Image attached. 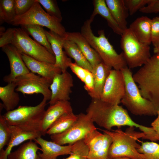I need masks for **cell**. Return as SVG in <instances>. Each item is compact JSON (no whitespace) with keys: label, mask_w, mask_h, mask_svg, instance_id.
Instances as JSON below:
<instances>
[{"label":"cell","mask_w":159,"mask_h":159,"mask_svg":"<svg viewBox=\"0 0 159 159\" xmlns=\"http://www.w3.org/2000/svg\"><path fill=\"white\" fill-rule=\"evenodd\" d=\"M84 87L86 90L89 94L92 92L94 87V80L92 72L89 71L83 82Z\"/></svg>","instance_id":"cell-42"},{"label":"cell","mask_w":159,"mask_h":159,"mask_svg":"<svg viewBox=\"0 0 159 159\" xmlns=\"http://www.w3.org/2000/svg\"><path fill=\"white\" fill-rule=\"evenodd\" d=\"M153 51L155 54L159 53V45L155 47H154Z\"/></svg>","instance_id":"cell-45"},{"label":"cell","mask_w":159,"mask_h":159,"mask_svg":"<svg viewBox=\"0 0 159 159\" xmlns=\"http://www.w3.org/2000/svg\"><path fill=\"white\" fill-rule=\"evenodd\" d=\"M120 44L127 66L130 69L143 66L151 57L150 45L139 41L129 28L121 35Z\"/></svg>","instance_id":"cell-7"},{"label":"cell","mask_w":159,"mask_h":159,"mask_svg":"<svg viewBox=\"0 0 159 159\" xmlns=\"http://www.w3.org/2000/svg\"><path fill=\"white\" fill-rule=\"evenodd\" d=\"M22 27L14 28L10 44L21 53L37 60L54 64L55 59L44 46L32 39Z\"/></svg>","instance_id":"cell-9"},{"label":"cell","mask_w":159,"mask_h":159,"mask_svg":"<svg viewBox=\"0 0 159 159\" xmlns=\"http://www.w3.org/2000/svg\"><path fill=\"white\" fill-rule=\"evenodd\" d=\"M71 71L83 82L88 70L78 65L75 62H72L69 64Z\"/></svg>","instance_id":"cell-39"},{"label":"cell","mask_w":159,"mask_h":159,"mask_svg":"<svg viewBox=\"0 0 159 159\" xmlns=\"http://www.w3.org/2000/svg\"><path fill=\"white\" fill-rule=\"evenodd\" d=\"M10 128L11 132V138L5 149L0 151V159H7L14 147L26 140H34L42 135L41 132H27L16 126L10 125Z\"/></svg>","instance_id":"cell-21"},{"label":"cell","mask_w":159,"mask_h":159,"mask_svg":"<svg viewBox=\"0 0 159 159\" xmlns=\"http://www.w3.org/2000/svg\"><path fill=\"white\" fill-rule=\"evenodd\" d=\"M63 46L66 54L73 59L76 63L92 72L93 67L74 42L63 37Z\"/></svg>","instance_id":"cell-27"},{"label":"cell","mask_w":159,"mask_h":159,"mask_svg":"<svg viewBox=\"0 0 159 159\" xmlns=\"http://www.w3.org/2000/svg\"><path fill=\"white\" fill-rule=\"evenodd\" d=\"M88 153V148L82 140L72 145L70 155L63 159H87Z\"/></svg>","instance_id":"cell-33"},{"label":"cell","mask_w":159,"mask_h":159,"mask_svg":"<svg viewBox=\"0 0 159 159\" xmlns=\"http://www.w3.org/2000/svg\"><path fill=\"white\" fill-rule=\"evenodd\" d=\"M83 140L89 148L87 159H110L108 153L112 140L109 135L96 130Z\"/></svg>","instance_id":"cell-13"},{"label":"cell","mask_w":159,"mask_h":159,"mask_svg":"<svg viewBox=\"0 0 159 159\" xmlns=\"http://www.w3.org/2000/svg\"><path fill=\"white\" fill-rule=\"evenodd\" d=\"M72 112V108L69 101H59L50 105L46 110L42 119L41 131L42 135L46 134L49 128L60 117Z\"/></svg>","instance_id":"cell-16"},{"label":"cell","mask_w":159,"mask_h":159,"mask_svg":"<svg viewBox=\"0 0 159 159\" xmlns=\"http://www.w3.org/2000/svg\"><path fill=\"white\" fill-rule=\"evenodd\" d=\"M152 43L154 47L159 45V16L151 19Z\"/></svg>","instance_id":"cell-38"},{"label":"cell","mask_w":159,"mask_h":159,"mask_svg":"<svg viewBox=\"0 0 159 159\" xmlns=\"http://www.w3.org/2000/svg\"><path fill=\"white\" fill-rule=\"evenodd\" d=\"M139 11L145 14L159 12V0H151L147 5Z\"/></svg>","instance_id":"cell-40"},{"label":"cell","mask_w":159,"mask_h":159,"mask_svg":"<svg viewBox=\"0 0 159 159\" xmlns=\"http://www.w3.org/2000/svg\"><path fill=\"white\" fill-rule=\"evenodd\" d=\"M6 31L5 27L4 26H1L0 27V36L1 35Z\"/></svg>","instance_id":"cell-44"},{"label":"cell","mask_w":159,"mask_h":159,"mask_svg":"<svg viewBox=\"0 0 159 159\" xmlns=\"http://www.w3.org/2000/svg\"><path fill=\"white\" fill-rule=\"evenodd\" d=\"M73 86L72 77L67 71L57 74L50 86L51 92L49 102L50 105L59 101H69Z\"/></svg>","instance_id":"cell-14"},{"label":"cell","mask_w":159,"mask_h":159,"mask_svg":"<svg viewBox=\"0 0 159 159\" xmlns=\"http://www.w3.org/2000/svg\"><path fill=\"white\" fill-rule=\"evenodd\" d=\"M105 1L114 19L124 31L128 28L127 19L129 14L124 0H105Z\"/></svg>","instance_id":"cell-24"},{"label":"cell","mask_w":159,"mask_h":159,"mask_svg":"<svg viewBox=\"0 0 159 159\" xmlns=\"http://www.w3.org/2000/svg\"><path fill=\"white\" fill-rule=\"evenodd\" d=\"M16 87L14 82L0 87V99L4 108L7 112L14 109L19 103L20 98L18 93L16 92Z\"/></svg>","instance_id":"cell-26"},{"label":"cell","mask_w":159,"mask_h":159,"mask_svg":"<svg viewBox=\"0 0 159 159\" xmlns=\"http://www.w3.org/2000/svg\"><path fill=\"white\" fill-rule=\"evenodd\" d=\"M125 83L121 70L112 69L105 82L100 100L119 105L125 94Z\"/></svg>","instance_id":"cell-12"},{"label":"cell","mask_w":159,"mask_h":159,"mask_svg":"<svg viewBox=\"0 0 159 159\" xmlns=\"http://www.w3.org/2000/svg\"><path fill=\"white\" fill-rule=\"evenodd\" d=\"M11 132L10 125L3 117L0 115V151L7 145L11 137Z\"/></svg>","instance_id":"cell-34"},{"label":"cell","mask_w":159,"mask_h":159,"mask_svg":"<svg viewBox=\"0 0 159 159\" xmlns=\"http://www.w3.org/2000/svg\"><path fill=\"white\" fill-rule=\"evenodd\" d=\"M71 126L64 132L51 135L52 141L61 145H72L83 140L86 135L97 130L94 122L87 114L81 113Z\"/></svg>","instance_id":"cell-10"},{"label":"cell","mask_w":159,"mask_h":159,"mask_svg":"<svg viewBox=\"0 0 159 159\" xmlns=\"http://www.w3.org/2000/svg\"><path fill=\"white\" fill-rule=\"evenodd\" d=\"M41 150L37 144L32 140L24 143L16 150L11 152L7 159H37L38 157L37 151Z\"/></svg>","instance_id":"cell-28"},{"label":"cell","mask_w":159,"mask_h":159,"mask_svg":"<svg viewBox=\"0 0 159 159\" xmlns=\"http://www.w3.org/2000/svg\"><path fill=\"white\" fill-rule=\"evenodd\" d=\"M48 39L50 44L55 59V65L59 67L62 72L67 71L70 64L72 62L65 51L63 50V37L54 32L45 30Z\"/></svg>","instance_id":"cell-18"},{"label":"cell","mask_w":159,"mask_h":159,"mask_svg":"<svg viewBox=\"0 0 159 159\" xmlns=\"http://www.w3.org/2000/svg\"><path fill=\"white\" fill-rule=\"evenodd\" d=\"M16 15L14 0H0V23L11 24Z\"/></svg>","instance_id":"cell-31"},{"label":"cell","mask_w":159,"mask_h":159,"mask_svg":"<svg viewBox=\"0 0 159 159\" xmlns=\"http://www.w3.org/2000/svg\"><path fill=\"white\" fill-rule=\"evenodd\" d=\"M125 81V94L121 102L133 114L136 115H157V111L152 103L141 95L127 67L121 70Z\"/></svg>","instance_id":"cell-5"},{"label":"cell","mask_w":159,"mask_h":159,"mask_svg":"<svg viewBox=\"0 0 159 159\" xmlns=\"http://www.w3.org/2000/svg\"><path fill=\"white\" fill-rule=\"evenodd\" d=\"M86 111L94 122L107 130L115 127L120 128L125 124L123 107L119 105L92 99Z\"/></svg>","instance_id":"cell-6"},{"label":"cell","mask_w":159,"mask_h":159,"mask_svg":"<svg viewBox=\"0 0 159 159\" xmlns=\"http://www.w3.org/2000/svg\"><path fill=\"white\" fill-rule=\"evenodd\" d=\"M93 21L89 18L85 20L81 27V33L91 47L96 51L105 64L114 69L121 70L127 66L122 52L118 54L109 42L104 31H98V36L93 33L91 24Z\"/></svg>","instance_id":"cell-2"},{"label":"cell","mask_w":159,"mask_h":159,"mask_svg":"<svg viewBox=\"0 0 159 159\" xmlns=\"http://www.w3.org/2000/svg\"><path fill=\"white\" fill-rule=\"evenodd\" d=\"M101 130L112 138L108 153L110 159L119 157L145 159L144 155L138 151L140 145L137 143L140 138L145 139V135L144 133L136 131L133 127H128L125 131L120 128L112 131Z\"/></svg>","instance_id":"cell-1"},{"label":"cell","mask_w":159,"mask_h":159,"mask_svg":"<svg viewBox=\"0 0 159 159\" xmlns=\"http://www.w3.org/2000/svg\"><path fill=\"white\" fill-rule=\"evenodd\" d=\"M61 21L45 12L36 1L25 14L16 16L11 24L13 26L36 24L47 27L50 30L64 37L67 32Z\"/></svg>","instance_id":"cell-8"},{"label":"cell","mask_w":159,"mask_h":159,"mask_svg":"<svg viewBox=\"0 0 159 159\" xmlns=\"http://www.w3.org/2000/svg\"><path fill=\"white\" fill-rule=\"evenodd\" d=\"M28 34L31 35L35 41L45 47L51 54L54 55L49 43L43 26L36 24H28L21 26Z\"/></svg>","instance_id":"cell-30"},{"label":"cell","mask_w":159,"mask_h":159,"mask_svg":"<svg viewBox=\"0 0 159 159\" xmlns=\"http://www.w3.org/2000/svg\"><path fill=\"white\" fill-rule=\"evenodd\" d=\"M21 54L26 66L33 73L52 81L57 74L62 72L61 69L55 64L39 61L24 54Z\"/></svg>","instance_id":"cell-17"},{"label":"cell","mask_w":159,"mask_h":159,"mask_svg":"<svg viewBox=\"0 0 159 159\" xmlns=\"http://www.w3.org/2000/svg\"><path fill=\"white\" fill-rule=\"evenodd\" d=\"M138 150L145 159H159V144L155 142H141Z\"/></svg>","instance_id":"cell-32"},{"label":"cell","mask_w":159,"mask_h":159,"mask_svg":"<svg viewBox=\"0 0 159 159\" xmlns=\"http://www.w3.org/2000/svg\"><path fill=\"white\" fill-rule=\"evenodd\" d=\"M2 48L8 57L10 67V73L3 77L4 82H12L17 77L30 72L23 59L21 53L15 47L9 44Z\"/></svg>","instance_id":"cell-15"},{"label":"cell","mask_w":159,"mask_h":159,"mask_svg":"<svg viewBox=\"0 0 159 159\" xmlns=\"http://www.w3.org/2000/svg\"><path fill=\"white\" fill-rule=\"evenodd\" d=\"M112 68L102 62L93 68L94 80L93 91L89 95L94 99H100L107 78Z\"/></svg>","instance_id":"cell-22"},{"label":"cell","mask_w":159,"mask_h":159,"mask_svg":"<svg viewBox=\"0 0 159 159\" xmlns=\"http://www.w3.org/2000/svg\"><path fill=\"white\" fill-rule=\"evenodd\" d=\"M34 140L41 147L42 153H37L40 159H57L59 156L70 154L71 152L72 145H60L53 141L46 140L41 136Z\"/></svg>","instance_id":"cell-20"},{"label":"cell","mask_w":159,"mask_h":159,"mask_svg":"<svg viewBox=\"0 0 159 159\" xmlns=\"http://www.w3.org/2000/svg\"><path fill=\"white\" fill-rule=\"evenodd\" d=\"M157 117L151 123V126L155 132L157 140L159 141V111L157 112Z\"/></svg>","instance_id":"cell-43"},{"label":"cell","mask_w":159,"mask_h":159,"mask_svg":"<svg viewBox=\"0 0 159 159\" xmlns=\"http://www.w3.org/2000/svg\"><path fill=\"white\" fill-rule=\"evenodd\" d=\"M133 77L142 96L159 111V53L151 56Z\"/></svg>","instance_id":"cell-3"},{"label":"cell","mask_w":159,"mask_h":159,"mask_svg":"<svg viewBox=\"0 0 159 159\" xmlns=\"http://www.w3.org/2000/svg\"><path fill=\"white\" fill-rule=\"evenodd\" d=\"M14 9L16 16L22 15L27 12L35 2V0H14Z\"/></svg>","instance_id":"cell-37"},{"label":"cell","mask_w":159,"mask_h":159,"mask_svg":"<svg viewBox=\"0 0 159 159\" xmlns=\"http://www.w3.org/2000/svg\"><path fill=\"white\" fill-rule=\"evenodd\" d=\"M47 101L43 98L35 106H19L2 115L10 125L18 127L27 132L41 133Z\"/></svg>","instance_id":"cell-4"},{"label":"cell","mask_w":159,"mask_h":159,"mask_svg":"<svg viewBox=\"0 0 159 159\" xmlns=\"http://www.w3.org/2000/svg\"><path fill=\"white\" fill-rule=\"evenodd\" d=\"M37 159H40L39 158V157H38H38Z\"/></svg>","instance_id":"cell-47"},{"label":"cell","mask_w":159,"mask_h":159,"mask_svg":"<svg viewBox=\"0 0 159 159\" xmlns=\"http://www.w3.org/2000/svg\"><path fill=\"white\" fill-rule=\"evenodd\" d=\"M64 39L74 42L78 47L93 68L102 61L81 32H67Z\"/></svg>","instance_id":"cell-19"},{"label":"cell","mask_w":159,"mask_h":159,"mask_svg":"<svg viewBox=\"0 0 159 159\" xmlns=\"http://www.w3.org/2000/svg\"><path fill=\"white\" fill-rule=\"evenodd\" d=\"M14 28H9L5 32L0 36V47H3L4 46L10 44L13 35Z\"/></svg>","instance_id":"cell-41"},{"label":"cell","mask_w":159,"mask_h":159,"mask_svg":"<svg viewBox=\"0 0 159 159\" xmlns=\"http://www.w3.org/2000/svg\"><path fill=\"white\" fill-rule=\"evenodd\" d=\"M112 159H132L130 158H125V157H119L117 158H113Z\"/></svg>","instance_id":"cell-46"},{"label":"cell","mask_w":159,"mask_h":159,"mask_svg":"<svg viewBox=\"0 0 159 159\" xmlns=\"http://www.w3.org/2000/svg\"><path fill=\"white\" fill-rule=\"evenodd\" d=\"M94 10L90 19L93 21L95 16L100 15L107 21L108 25L117 34L121 35L124 32L116 21L108 8L105 0H94Z\"/></svg>","instance_id":"cell-25"},{"label":"cell","mask_w":159,"mask_h":159,"mask_svg":"<svg viewBox=\"0 0 159 159\" xmlns=\"http://www.w3.org/2000/svg\"><path fill=\"white\" fill-rule=\"evenodd\" d=\"M77 119V115L73 112L64 114L53 123L47 131L46 134L52 135L62 133L69 128Z\"/></svg>","instance_id":"cell-29"},{"label":"cell","mask_w":159,"mask_h":159,"mask_svg":"<svg viewBox=\"0 0 159 159\" xmlns=\"http://www.w3.org/2000/svg\"><path fill=\"white\" fill-rule=\"evenodd\" d=\"M140 42L149 45L152 43L151 19L146 16L138 18L128 28Z\"/></svg>","instance_id":"cell-23"},{"label":"cell","mask_w":159,"mask_h":159,"mask_svg":"<svg viewBox=\"0 0 159 159\" xmlns=\"http://www.w3.org/2000/svg\"><path fill=\"white\" fill-rule=\"evenodd\" d=\"M124 1L129 15H132L147 5L151 0H124Z\"/></svg>","instance_id":"cell-36"},{"label":"cell","mask_w":159,"mask_h":159,"mask_svg":"<svg viewBox=\"0 0 159 159\" xmlns=\"http://www.w3.org/2000/svg\"><path fill=\"white\" fill-rule=\"evenodd\" d=\"M35 1L42 5L48 14L62 21V17L61 12L56 0H35Z\"/></svg>","instance_id":"cell-35"},{"label":"cell","mask_w":159,"mask_h":159,"mask_svg":"<svg viewBox=\"0 0 159 159\" xmlns=\"http://www.w3.org/2000/svg\"><path fill=\"white\" fill-rule=\"evenodd\" d=\"M13 82L16 85V92L24 95L40 94L47 100L50 99V86L52 81L47 78L30 72L17 77Z\"/></svg>","instance_id":"cell-11"}]
</instances>
